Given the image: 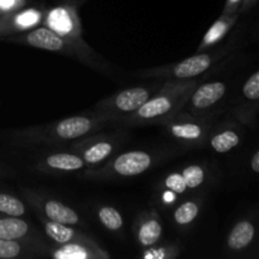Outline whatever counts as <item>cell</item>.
<instances>
[{
    "label": "cell",
    "mask_w": 259,
    "mask_h": 259,
    "mask_svg": "<svg viewBox=\"0 0 259 259\" xmlns=\"http://www.w3.org/2000/svg\"><path fill=\"white\" fill-rule=\"evenodd\" d=\"M200 207L195 201H186L180 205L175 211V222L180 225H187L194 222L199 215Z\"/></svg>",
    "instance_id": "cell-22"
},
{
    "label": "cell",
    "mask_w": 259,
    "mask_h": 259,
    "mask_svg": "<svg viewBox=\"0 0 259 259\" xmlns=\"http://www.w3.org/2000/svg\"><path fill=\"white\" fill-rule=\"evenodd\" d=\"M45 232L51 239L55 240L58 244H66V243H83L88 244V239L75 229L70 228V225L61 224L50 220L45 223Z\"/></svg>",
    "instance_id": "cell-8"
},
{
    "label": "cell",
    "mask_w": 259,
    "mask_h": 259,
    "mask_svg": "<svg viewBox=\"0 0 259 259\" xmlns=\"http://www.w3.org/2000/svg\"><path fill=\"white\" fill-rule=\"evenodd\" d=\"M164 184H166L167 189L174 191L175 194H184L187 190L184 177L180 174H171L169 176H167Z\"/></svg>",
    "instance_id": "cell-26"
},
{
    "label": "cell",
    "mask_w": 259,
    "mask_h": 259,
    "mask_svg": "<svg viewBox=\"0 0 259 259\" xmlns=\"http://www.w3.org/2000/svg\"><path fill=\"white\" fill-rule=\"evenodd\" d=\"M239 136H238L237 132L234 131H224L222 133H218L217 136H214L211 138V144L212 149L215 152H219V153H225V152L232 151L233 148L239 144Z\"/></svg>",
    "instance_id": "cell-18"
},
{
    "label": "cell",
    "mask_w": 259,
    "mask_h": 259,
    "mask_svg": "<svg viewBox=\"0 0 259 259\" xmlns=\"http://www.w3.org/2000/svg\"><path fill=\"white\" fill-rule=\"evenodd\" d=\"M159 89L161 88H149V86H137V88L126 89L101 101L96 110L101 114L103 118L124 119L138 110Z\"/></svg>",
    "instance_id": "cell-2"
},
{
    "label": "cell",
    "mask_w": 259,
    "mask_h": 259,
    "mask_svg": "<svg viewBox=\"0 0 259 259\" xmlns=\"http://www.w3.org/2000/svg\"><path fill=\"white\" fill-rule=\"evenodd\" d=\"M22 3V0H0V12L7 13L13 10Z\"/></svg>",
    "instance_id": "cell-27"
},
{
    "label": "cell",
    "mask_w": 259,
    "mask_h": 259,
    "mask_svg": "<svg viewBox=\"0 0 259 259\" xmlns=\"http://www.w3.org/2000/svg\"><path fill=\"white\" fill-rule=\"evenodd\" d=\"M227 93V85L222 81H212L201 85L190 94V103L194 110H206L222 100Z\"/></svg>",
    "instance_id": "cell-7"
},
{
    "label": "cell",
    "mask_w": 259,
    "mask_h": 259,
    "mask_svg": "<svg viewBox=\"0 0 259 259\" xmlns=\"http://www.w3.org/2000/svg\"><path fill=\"white\" fill-rule=\"evenodd\" d=\"M172 136L177 139L186 142H197L202 139L205 134V128L201 124L185 121V123H175L168 126Z\"/></svg>",
    "instance_id": "cell-15"
},
{
    "label": "cell",
    "mask_w": 259,
    "mask_h": 259,
    "mask_svg": "<svg viewBox=\"0 0 259 259\" xmlns=\"http://www.w3.org/2000/svg\"><path fill=\"white\" fill-rule=\"evenodd\" d=\"M195 82L168 83L152 95L138 110L124 118L126 123H151L174 115L189 99Z\"/></svg>",
    "instance_id": "cell-1"
},
{
    "label": "cell",
    "mask_w": 259,
    "mask_h": 259,
    "mask_svg": "<svg viewBox=\"0 0 259 259\" xmlns=\"http://www.w3.org/2000/svg\"><path fill=\"white\" fill-rule=\"evenodd\" d=\"M46 164L58 171H78L83 167L85 161L76 154L55 153L46 158Z\"/></svg>",
    "instance_id": "cell-14"
},
{
    "label": "cell",
    "mask_w": 259,
    "mask_h": 259,
    "mask_svg": "<svg viewBox=\"0 0 259 259\" xmlns=\"http://www.w3.org/2000/svg\"><path fill=\"white\" fill-rule=\"evenodd\" d=\"M30 232L29 224L19 217L0 215V239L20 240Z\"/></svg>",
    "instance_id": "cell-11"
},
{
    "label": "cell",
    "mask_w": 259,
    "mask_h": 259,
    "mask_svg": "<svg viewBox=\"0 0 259 259\" xmlns=\"http://www.w3.org/2000/svg\"><path fill=\"white\" fill-rule=\"evenodd\" d=\"M151 154L143 151H132L120 154L113 162V171L124 177L137 176L151 167Z\"/></svg>",
    "instance_id": "cell-5"
},
{
    "label": "cell",
    "mask_w": 259,
    "mask_h": 259,
    "mask_svg": "<svg viewBox=\"0 0 259 259\" xmlns=\"http://www.w3.org/2000/svg\"><path fill=\"white\" fill-rule=\"evenodd\" d=\"M23 248L19 240L0 239V259H13L22 255Z\"/></svg>",
    "instance_id": "cell-24"
},
{
    "label": "cell",
    "mask_w": 259,
    "mask_h": 259,
    "mask_svg": "<svg viewBox=\"0 0 259 259\" xmlns=\"http://www.w3.org/2000/svg\"><path fill=\"white\" fill-rule=\"evenodd\" d=\"M214 63V56L209 53H199V55L191 56L181 62L176 63L171 68H163V70H157L154 73L157 77L169 78L176 82L185 80H191L202 75L205 71L209 70Z\"/></svg>",
    "instance_id": "cell-3"
},
{
    "label": "cell",
    "mask_w": 259,
    "mask_h": 259,
    "mask_svg": "<svg viewBox=\"0 0 259 259\" xmlns=\"http://www.w3.org/2000/svg\"><path fill=\"white\" fill-rule=\"evenodd\" d=\"M255 234V228L248 220L239 222L228 235V247L233 250H242L252 243Z\"/></svg>",
    "instance_id": "cell-12"
},
{
    "label": "cell",
    "mask_w": 259,
    "mask_h": 259,
    "mask_svg": "<svg viewBox=\"0 0 259 259\" xmlns=\"http://www.w3.org/2000/svg\"><path fill=\"white\" fill-rule=\"evenodd\" d=\"M113 152V144L109 142H98L83 151L82 159L89 164H95L108 158Z\"/></svg>",
    "instance_id": "cell-19"
},
{
    "label": "cell",
    "mask_w": 259,
    "mask_h": 259,
    "mask_svg": "<svg viewBox=\"0 0 259 259\" xmlns=\"http://www.w3.org/2000/svg\"><path fill=\"white\" fill-rule=\"evenodd\" d=\"M53 257L58 259H88L96 258L98 253L86 247L83 243H66L53 253Z\"/></svg>",
    "instance_id": "cell-16"
},
{
    "label": "cell",
    "mask_w": 259,
    "mask_h": 259,
    "mask_svg": "<svg viewBox=\"0 0 259 259\" xmlns=\"http://www.w3.org/2000/svg\"><path fill=\"white\" fill-rule=\"evenodd\" d=\"M235 20H237L235 13L234 14H223V17L220 18V19H218L217 22L211 25V28L207 30L204 39H202L201 45H200L199 50H206V48L212 47V46L217 45L218 42H220V40L227 35V33L229 32L230 28L233 27Z\"/></svg>",
    "instance_id": "cell-10"
},
{
    "label": "cell",
    "mask_w": 259,
    "mask_h": 259,
    "mask_svg": "<svg viewBox=\"0 0 259 259\" xmlns=\"http://www.w3.org/2000/svg\"><path fill=\"white\" fill-rule=\"evenodd\" d=\"M48 22L55 32L58 34H66L75 28L73 22H76V17L72 10L61 7L51 10L48 14Z\"/></svg>",
    "instance_id": "cell-13"
},
{
    "label": "cell",
    "mask_w": 259,
    "mask_h": 259,
    "mask_svg": "<svg viewBox=\"0 0 259 259\" xmlns=\"http://www.w3.org/2000/svg\"><path fill=\"white\" fill-rule=\"evenodd\" d=\"M101 121L96 119L88 118V116H71V118H66L57 123L53 128V133L56 137L65 141H71V139L81 138V137L86 136Z\"/></svg>",
    "instance_id": "cell-6"
},
{
    "label": "cell",
    "mask_w": 259,
    "mask_h": 259,
    "mask_svg": "<svg viewBox=\"0 0 259 259\" xmlns=\"http://www.w3.org/2000/svg\"><path fill=\"white\" fill-rule=\"evenodd\" d=\"M243 94L248 100L257 101L259 99V72L255 71L253 75L249 76L243 86Z\"/></svg>",
    "instance_id": "cell-25"
},
{
    "label": "cell",
    "mask_w": 259,
    "mask_h": 259,
    "mask_svg": "<svg viewBox=\"0 0 259 259\" xmlns=\"http://www.w3.org/2000/svg\"><path fill=\"white\" fill-rule=\"evenodd\" d=\"M257 0H243V10H248L249 8H252L253 4H255Z\"/></svg>",
    "instance_id": "cell-30"
},
{
    "label": "cell",
    "mask_w": 259,
    "mask_h": 259,
    "mask_svg": "<svg viewBox=\"0 0 259 259\" xmlns=\"http://www.w3.org/2000/svg\"><path fill=\"white\" fill-rule=\"evenodd\" d=\"M181 175L184 177L187 189H196L205 180L204 169H202V167L196 166V164L184 168Z\"/></svg>",
    "instance_id": "cell-23"
},
{
    "label": "cell",
    "mask_w": 259,
    "mask_h": 259,
    "mask_svg": "<svg viewBox=\"0 0 259 259\" xmlns=\"http://www.w3.org/2000/svg\"><path fill=\"white\" fill-rule=\"evenodd\" d=\"M19 42L27 43L32 47L39 50L51 51V52H68L72 53L75 47L70 42L65 39L61 34L47 27H39L30 30L25 35H23Z\"/></svg>",
    "instance_id": "cell-4"
},
{
    "label": "cell",
    "mask_w": 259,
    "mask_h": 259,
    "mask_svg": "<svg viewBox=\"0 0 259 259\" xmlns=\"http://www.w3.org/2000/svg\"><path fill=\"white\" fill-rule=\"evenodd\" d=\"M242 3L243 0H227V4H225L224 13L223 14H234Z\"/></svg>",
    "instance_id": "cell-28"
},
{
    "label": "cell",
    "mask_w": 259,
    "mask_h": 259,
    "mask_svg": "<svg viewBox=\"0 0 259 259\" xmlns=\"http://www.w3.org/2000/svg\"><path fill=\"white\" fill-rule=\"evenodd\" d=\"M99 220L106 229L111 232H118L123 227V218L121 214L113 206H103L98 212Z\"/></svg>",
    "instance_id": "cell-21"
},
{
    "label": "cell",
    "mask_w": 259,
    "mask_h": 259,
    "mask_svg": "<svg viewBox=\"0 0 259 259\" xmlns=\"http://www.w3.org/2000/svg\"><path fill=\"white\" fill-rule=\"evenodd\" d=\"M162 235V225L157 219H148L141 225L138 230V242L143 247L156 244Z\"/></svg>",
    "instance_id": "cell-17"
},
{
    "label": "cell",
    "mask_w": 259,
    "mask_h": 259,
    "mask_svg": "<svg viewBox=\"0 0 259 259\" xmlns=\"http://www.w3.org/2000/svg\"><path fill=\"white\" fill-rule=\"evenodd\" d=\"M250 167H252L253 172H255V174H258L259 172V152L257 151L254 153V156H253L252 161H250Z\"/></svg>",
    "instance_id": "cell-29"
},
{
    "label": "cell",
    "mask_w": 259,
    "mask_h": 259,
    "mask_svg": "<svg viewBox=\"0 0 259 259\" xmlns=\"http://www.w3.org/2000/svg\"><path fill=\"white\" fill-rule=\"evenodd\" d=\"M43 211L50 220L66 225H75L80 223V217L70 206L57 201L48 200L43 205Z\"/></svg>",
    "instance_id": "cell-9"
},
{
    "label": "cell",
    "mask_w": 259,
    "mask_h": 259,
    "mask_svg": "<svg viewBox=\"0 0 259 259\" xmlns=\"http://www.w3.org/2000/svg\"><path fill=\"white\" fill-rule=\"evenodd\" d=\"M0 214L20 218L25 214V206L19 199L13 195L0 192Z\"/></svg>",
    "instance_id": "cell-20"
}]
</instances>
